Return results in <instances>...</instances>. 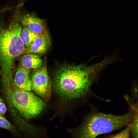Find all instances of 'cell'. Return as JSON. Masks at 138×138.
Segmentation results:
<instances>
[{
  "mask_svg": "<svg viewBox=\"0 0 138 138\" xmlns=\"http://www.w3.org/2000/svg\"><path fill=\"white\" fill-rule=\"evenodd\" d=\"M9 10L10 8L8 7L3 8L0 10V13Z\"/></svg>",
  "mask_w": 138,
  "mask_h": 138,
  "instance_id": "9a60e30c",
  "label": "cell"
},
{
  "mask_svg": "<svg viewBox=\"0 0 138 138\" xmlns=\"http://www.w3.org/2000/svg\"><path fill=\"white\" fill-rule=\"evenodd\" d=\"M136 105H134L133 119L129 124L130 132L132 138H138V109Z\"/></svg>",
  "mask_w": 138,
  "mask_h": 138,
  "instance_id": "8fae6325",
  "label": "cell"
},
{
  "mask_svg": "<svg viewBox=\"0 0 138 138\" xmlns=\"http://www.w3.org/2000/svg\"><path fill=\"white\" fill-rule=\"evenodd\" d=\"M22 7L20 5L16 6L8 27L0 26V65L3 82L13 81L15 59L25 51L20 37L22 28L19 19Z\"/></svg>",
  "mask_w": 138,
  "mask_h": 138,
  "instance_id": "7a4b0ae2",
  "label": "cell"
},
{
  "mask_svg": "<svg viewBox=\"0 0 138 138\" xmlns=\"http://www.w3.org/2000/svg\"><path fill=\"white\" fill-rule=\"evenodd\" d=\"M31 70L27 69L19 66L17 68L12 84L15 87L24 90H31L30 78Z\"/></svg>",
  "mask_w": 138,
  "mask_h": 138,
  "instance_id": "52a82bcc",
  "label": "cell"
},
{
  "mask_svg": "<svg viewBox=\"0 0 138 138\" xmlns=\"http://www.w3.org/2000/svg\"><path fill=\"white\" fill-rule=\"evenodd\" d=\"M130 129L129 125L123 130L109 138H130Z\"/></svg>",
  "mask_w": 138,
  "mask_h": 138,
  "instance_id": "4fadbf2b",
  "label": "cell"
},
{
  "mask_svg": "<svg viewBox=\"0 0 138 138\" xmlns=\"http://www.w3.org/2000/svg\"><path fill=\"white\" fill-rule=\"evenodd\" d=\"M1 74H2L0 68V75H1Z\"/></svg>",
  "mask_w": 138,
  "mask_h": 138,
  "instance_id": "2e32d148",
  "label": "cell"
},
{
  "mask_svg": "<svg viewBox=\"0 0 138 138\" xmlns=\"http://www.w3.org/2000/svg\"><path fill=\"white\" fill-rule=\"evenodd\" d=\"M38 35L26 27L24 26L20 33V37L26 49L30 47Z\"/></svg>",
  "mask_w": 138,
  "mask_h": 138,
  "instance_id": "30bf717a",
  "label": "cell"
},
{
  "mask_svg": "<svg viewBox=\"0 0 138 138\" xmlns=\"http://www.w3.org/2000/svg\"><path fill=\"white\" fill-rule=\"evenodd\" d=\"M133 115V110L131 108L126 113L121 115L93 113L87 116L79 126L68 128L67 131L72 138H96L101 134L128 126L132 121Z\"/></svg>",
  "mask_w": 138,
  "mask_h": 138,
  "instance_id": "3957f363",
  "label": "cell"
},
{
  "mask_svg": "<svg viewBox=\"0 0 138 138\" xmlns=\"http://www.w3.org/2000/svg\"><path fill=\"white\" fill-rule=\"evenodd\" d=\"M112 61L110 57L89 66L81 64L60 66L54 73V91L61 99L66 101L83 97L89 92L98 73Z\"/></svg>",
  "mask_w": 138,
  "mask_h": 138,
  "instance_id": "6da1fadb",
  "label": "cell"
},
{
  "mask_svg": "<svg viewBox=\"0 0 138 138\" xmlns=\"http://www.w3.org/2000/svg\"><path fill=\"white\" fill-rule=\"evenodd\" d=\"M7 110V108L3 99L0 97V114L4 116Z\"/></svg>",
  "mask_w": 138,
  "mask_h": 138,
  "instance_id": "5bb4252c",
  "label": "cell"
},
{
  "mask_svg": "<svg viewBox=\"0 0 138 138\" xmlns=\"http://www.w3.org/2000/svg\"><path fill=\"white\" fill-rule=\"evenodd\" d=\"M0 127L8 130L12 132L17 133V132L14 126L4 117L0 114Z\"/></svg>",
  "mask_w": 138,
  "mask_h": 138,
  "instance_id": "7c38bea8",
  "label": "cell"
},
{
  "mask_svg": "<svg viewBox=\"0 0 138 138\" xmlns=\"http://www.w3.org/2000/svg\"><path fill=\"white\" fill-rule=\"evenodd\" d=\"M44 19L38 18L34 13L20 16V23L38 34L49 35Z\"/></svg>",
  "mask_w": 138,
  "mask_h": 138,
  "instance_id": "8992f818",
  "label": "cell"
},
{
  "mask_svg": "<svg viewBox=\"0 0 138 138\" xmlns=\"http://www.w3.org/2000/svg\"><path fill=\"white\" fill-rule=\"evenodd\" d=\"M51 44L49 35H38L29 48L26 49V54H42L49 49Z\"/></svg>",
  "mask_w": 138,
  "mask_h": 138,
  "instance_id": "ba28073f",
  "label": "cell"
},
{
  "mask_svg": "<svg viewBox=\"0 0 138 138\" xmlns=\"http://www.w3.org/2000/svg\"><path fill=\"white\" fill-rule=\"evenodd\" d=\"M35 70L30 78L31 90L43 99L48 100L51 95L52 84L45 65Z\"/></svg>",
  "mask_w": 138,
  "mask_h": 138,
  "instance_id": "5b68a950",
  "label": "cell"
},
{
  "mask_svg": "<svg viewBox=\"0 0 138 138\" xmlns=\"http://www.w3.org/2000/svg\"><path fill=\"white\" fill-rule=\"evenodd\" d=\"M20 66L25 69H35L42 66V61L39 55L30 53L23 56L20 60Z\"/></svg>",
  "mask_w": 138,
  "mask_h": 138,
  "instance_id": "9c48e42d",
  "label": "cell"
},
{
  "mask_svg": "<svg viewBox=\"0 0 138 138\" xmlns=\"http://www.w3.org/2000/svg\"><path fill=\"white\" fill-rule=\"evenodd\" d=\"M4 85L7 100L26 120L37 117L45 108L44 101L30 91L18 88L12 82Z\"/></svg>",
  "mask_w": 138,
  "mask_h": 138,
  "instance_id": "277c9868",
  "label": "cell"
}]
</instances>
